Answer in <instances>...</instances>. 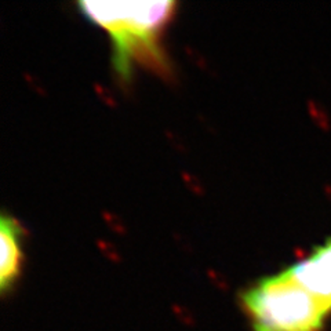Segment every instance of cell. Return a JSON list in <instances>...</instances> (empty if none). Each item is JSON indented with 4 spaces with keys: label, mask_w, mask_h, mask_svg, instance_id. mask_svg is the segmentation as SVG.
<instances>
[{
    "label": "cell",
    "mask_w": 331,
    "mask_h": 331,
    "mask_svg": "<svg viewBox=\"0 0 331 331\" xmlns=\"http://www.w3.org/2000/svg\"><path fill=\"white\" fill-rule=\"evenodd\" d=\"M287 271L301 286L331 305V242Z\"/></svg>",
    "instance_id": "3957f363"
},
{
    "label": "cell",
    "mask_w": 331,
    "mask_h": 331,
    "mask_svg": "<svg viewBox=\"0 0 331 331\" xmlns=\"http://www.w3.org/2000/svg\"><path fill=\"white\" fill-rule=\"evenodd\" d=\"M79 7L110 35L121 76L127 79L137 61L163 65L158 36L174 13V1H80Z\"/></svg>",
    "instance_id": "6da1fadb"
},
{
    "label": "cell",
    "mask_w": 331,
    "mask_h": 331,
    "mask_svg": "<svg viewBox=\"0 0 331 331\" xmlns=\"http://www.w3.org/2000/svg\"><path fill=\"white\" fill-rule=\"evenodd\" d=\"M254 331H320L331 305L308 291L288 271L261 279L243 294Z\"/></svg>",
    "instance_id": "7a4b0ae2"
},
{
    "label": "cell",
    "mask_w": 331,
    "mask_h": 331,
    "mask_svg": "<svg viewBox=\"0 0 331 331\" xmlns=\"http://www.w3.org/2000/svg\"><path fill=\"white\" fill-rule=\"evenodd\" d=\"M19 228L17 222L3 217L0 236H1V269H0V284L7 288L8 284L17 277L21 267V247H19Z\"/></svg>",
    "instance_id": "277c9868"
}]
</instances>
